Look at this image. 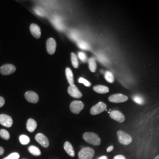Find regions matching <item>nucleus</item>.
I'll return each mask as SVG.
<instances>
[{"mask_svg": "<svg viewBox=\"0 0 159 159\" xmlns=\"http://www.w3.org/2000/svg\"><path fill=\"white\" fill-rule=\"evenodd\" d=\"M83 137L86 142L94 146H99L101 143L100 137L94 133L87 132L83 134Z\"/></svg>", "mask_w": 159, "mask_h": 159, "instance_id": "nucleus-1", "label": "nucleus"}, {"mask_svg": "<svg viewBox=\"0 0 159 159\" xmlns=\"http://www.w3.org/2000/svg\"><path fill=\"white\" fill-rule=\"evenodd\" d=\"M94 150L91 148H83L79 153V159H92L94 156Z\"/></svg>", "mask_w": 159, "mask_h": 159, "instance_id": "nucleus-2", "label": "nucleus"}, {"mask_svg": "<svg viewBox=\"0 0 159 159\" xmlns=\"http://www.w3.org/2000/svg\"><path fill=\"white\" fill-rule=\"evenodd\" d=\"M117 137L120 143L123 145H129L132 142L131 137L122 130H119L117 131Z\"/></svg>", "mask_w": 159, "mask_h": 159, "instance_id": "nucleus-3", "label": "nucleus"}, {"mask_svg": "<svg viewBox=\"0 0 159 159\" xmlns=\"http://www.w3.org/2000/svg\"><path fill=\"white\" fill-rule=\"evenodd\" d=\"M16 70V67L11 64H7L2 66L0 68V73L4 75H8L14 73Z\"/></svg>", "mask_w": 159, "mask_h": 159, "instance_id": "nucleus-4", "label": "nucleus"}, {"mask_svg": "<svg viewBox=\"0 0 159 159\" xmlns=\"http://www.w3.org/2000/svg\"><path fill=\"white\" fill-rule=\"evenodd\" d=\"M84 105L81 101H73L70 104V108L71 111L74 114H79L84 108Z\"/></svg>", "mask_w": 159, "mask_h": 159, "instance_id": "nucleus-5", "label": "nucleus"}, {"mask_svg": "<svg viewBox=\"0 0 159 159\" xmlns=\"http://www.w3.org/2000/svg\"><path fill=\"white\" fill-rule=\"evenodd\" d=\"M107 108V106L103 102H99L92 107L90 110V113L92 115H97L102 113Z\"/></svg>", "mask_w": 159, "mask_h": 159, "instance_id": "nucleus-6", "label": "nucleus"}, {"mask_svg": "<svg viewBox=\"0 0 159 159\" xmlns=\"http://www.w3.org/2000/svg\"><path fill=\"white\" fill-rule=\"evenodd\" d=\"M57 44L56 41L52 38L48 39L46 42V48L48 53L50 55H52L55 53L56 50Z\"/></svg>", "mask_w": 159, "mask_h": 159, "instance_id": "nucleus-7", "label": "nucleus"}, {"mask_svg": "<svg viewBox=\"0 0 159 159\" xmlns=\"http://www.w3.org/2000/svg\"><path fill=\"white\" fill-rule=\"evenodd\" d=\"M128 100V97L122 94H115L108 97V100L110 102L115 103L125 102Z\"/></svg>", "mask_w": 159, "mask_h": 159, "instance_id": "nucleus-8", "label": "nucleus"}, {"mask_svg": "<svg viewBox=\"0 0 159 159\" xmlns=\"http://www.w3.org/2000/svg\"><path fill=\"white\" fill-rule=\"evenodd\" d=\"M0 124L6 127H11L13 124V120L11 117L7 114H0Z\"/></svg>", "mask_w": 159, "mask_h": 159, "instance_id": "nucleus-9", "label": "nucleus"}, {"mask_svg": "<svg viewBox=\"0 0 159 159\" xmlns=\"http://www.w3.org/2000/svg\"><path fill=\"white\" fill-rule=\"evenodd\" d=\"M24 96L25 99L29 102H31V103L35 104V103H37L39 101V97L38 96V94L34 91H27L25 93Z\"/></svg>", "mask_w": 159, "mask_h": 159, "instance_id": "nucleus-10", "label": "nucleus"}, {"mask_svg": "<svg viewBox=\"0 0 159 159\" xmlns=\"http://www.w3.org/2000/svg\"><path fill=\"white\" fill-rule=\"evenodd\" d=\"M35 140L43 148H47L49 146V141L47 137L42 133H38L35 137Z\"/></svg>", "mask_w": 159, "mask_h": 159, "instance_id": "nucleus-11", "label": "nucleus"}, {"mask_svg": "<svg viewBox=\"0 0 159 159\" xmlns=\"http://www.w3.org/2000/svg\"><path fill=\"white\" fill-rule=\"evenodd\" d=\"M68 93L70 96L75 98H80L83 96L77 86L74 84L69 86L68 88Z\"/></svg>", "mask_w": 159, "mask_h": 159, "instance_id": "nucleus-12", "label": "nucleus"}, {"mask_svg": "<svg viewBox=\"0 0 159 159\" xmlns=\"http://www.w3.org/2000/svg\"><path fill=\"white\" fill-rule=\"evenodd\" d=\"M110 116L112 119L120 123H123L125 120V117L123 114L121 113L120 111L117 110L112 111L110 114Z\"/></svg>", "mask_w": 159, "mask_h": 159, "instance_id": "nucleus-13", "label": "nucleus"}, {"mask_svg": "<svg viewBox=\"0 0 159 159\" xmlns=\"http://www.w3.org/2000/svg\"><path fill=\"white\" fill-rule=\"evenodd\" d=\"M30 32L31 34L33 35V36L34 37V38L35 39H40L41 37V29H40V27L35 24H31L30 25Z\"/></svg>", "mask_w": 159, "mask_h": 159, "instance_id": "nucleus-14", "label": "nucleus"}, {"mask_svg": "<svg viewBox=\"0 0 159 159\" xmlns=\"http://www.w3.org/2000/svg\"><path fill=\"white\" fill-rule=\"evenodd\" d=\"M64 149L66 153L71 157H74L75 152L72 144L68 142H66L64 144Z\"/></svg>", "mask_w": 159, "mask_h": 159, "instance_id": "nucleus-15", "label": "nucleus"}, {"mask_svg": "<svg viewBox=\"0 0 159 159\" xmlns=\"http://www.w3.org/2000/svg\"><path fill=\"white\" fill-rule=\"evenodd\" d=\"M37 127V123L33 119H30L28 120L27 123V129L29 131V132H34L36 128Z\"/></svg>", "mask_w": 159, "mask_h": 159, "instance_id": "nucleus-16", "label": "nucleus"}, {"mask_svg": "<svg viewBox=\"0 0 159 159\" xmlns=\"http://www.w3.org/2000/svg\"><path fill=\"white\" fill-rule=\"evenodd\" d=\"M66 75L70 85H74V75L70 68H66Z\"/></svg>", "mask_w": 159, "mask_h": 159, "instance_id": "nucleus-17", "label": "nucleus"}, {"mask_svg": "<svg viewBox=\"0 0 159 159\" xmlns=\"http://www.w3.org/2000/svg\"><path fill=\"white\" fill-rule=\"evenodd\" d=\"M93 90H94V91H96L97 93H100V94L107 93L109 91V89L107 87L102 85L94 86L93 87Z\"/></svg>", "mask_w": 159, "mask_h": 159, "instance_id": "nucleus-18", "label": "nucleus"}, {"mask_svg": "<svg viewBox=\"0 0 159 159\" xmlns=\"http://www.w3.org/2000/svg\"><path fill=\"white\" fill-rule=\"evenodd\" d=\"M89 66L90 70L91 72L94 73L96 71L97 69V63L96 58L94 57H91L89 60Z\"/></svg>", "mask_w": 159, "mask_h": 159, "instance_id": "nucleus-19", "label": "nucleus"}, {"mask_svg": "<svg viewBox=\"0 0 159 159\" xmlns=\"http://www.w3.org/2000/svg\"><path fill=\"white\" fill-rule=\"evenodd\" d=\"M29 151L30 153L35 156H39L41 154V152L39 148L35 146H30L29 148Z\"/></svg>", "mask_w": 159, "mask_h": 159, "instance_id": "nucleus-20", "label": "nucleus"}, {"mask_svg": "<svg viewBox=\"0 0 159 159\" xmlns=\"http://www.w3.org/2000/svg\"><path fill=\"white\" fill-rule=\"evenodd\" d=\"M71 63L73 66L75 68H77L79 66V60L76 54L74 52H71Z\"/></svg>", "mask_w": 159, "mask_h": 159, "instance_id": "nucleus-21", "label": "nucleus"}, {"mask_svg": "<svg viewBox=\"0 0 159 159\" xmlns=\"http://www.w3.org/2000/svg\"><path fill=\"white\" fill-rule=\"evenodd\" d=\"M19 141L21 144L27 145L30 142V139L29 136L23 134V135H21L19 137Z\"/></svg>", "mask_w": 159, "mask_h": 159, "instance_id": "nucleus-22", "label": "nucleus"}, {"mask_svg": "<svg viewBox=\"0 0 159 159\" xmlns=\"http://www.w3.org/2000/svg\"><path fill=\"white\" fill-rule=\"evenodd\" d=\"M105 79L110 83H113L114 81V77L113 73L110 71H106L104 74Z\"/></svg>", "mask_w": 159, "mask_h": 159, "instance_id": "nucleus-23", "label": "nucleus"}, {"mask_svg": "<svg viewBox=\"0 0 159 159\" xmlns=\"http://www.w3.org/2000/svg\"><path fill=\"white\" fill-rule=\"evenodd\" d=\"M0 137L6 140H8L10 138V135L8 131L6 130L5 129H1L0 130Z\"/></svg>", "mask_w": 159, "mask_h": 159, "instance_id": "nucleus-24", "label": "nucleus"}, {"mask_svg": "<svg viewBox=\"0 0 159 159\" xmlns=\"http://www.w3.org/2000/svg\"><path fill=\"white\" fill-rule=\"evenodd\" d=\"M78 46L80 48L83 49V50H89L90 49V46L89 45L85 42V41H80L79 43H78Z\"/></svg>", "mask_w": 159, "mask_h": 159, "instance_id": "nucleus-25", "label": "nucleus"}, {"mask_svg": "<svg viewBox=\"0 0 159 159\" xmlns=\"http://www.w3.org/2000/svg\"><path fill=\"white\" fill-rule=\"evenodd\" d=\"M78 56H79V58L81 61H83L84 63L87 62V56H86V54H85L84 52L80 51V52H78Z\"/></svg>", "mask_w": 159, "mask_h": 159, "instance_id": "nucleus-26", "label": "nucleus"}, {"mask_svg": "<svg viewBox=\"0 0 159 159\" xmlns=\"http://www.w3.org/2000/svg\"><path fill=\"white\" fill-rule=\"evenodd\" d=\"M19 158H20V154L18 153L14 152L9 154L8 156L2 159H18Z\"/></svg>", "mask_w": 159, "mask_h": 159, "instance_id": "nucleus-27", "label": "nucleus"}, {"mask_svg": "<svg viewBox=\"0 0 159 159\" xmlns=\"http://www.w3.org/2000/svg\"><path fill=\"white\" fill-rule=\"evenodd\" d=\"M133 99L135 102L139 104H143L144 102V99L142 97L139 96H135L133 97Z\"/></svg>", "mask_w": 159, "mask_h": 159, "instance_id": "nucleus-28", "label": "nucleus"}, {"mask_svg": "<svg viewBox=\"0 0 159 159\" xmlns=\"http://www.w3.org/2000/svg\"><path fill=\"white\" fill-rule=\"evenodd\" d=\"M79 82L80 83L83 84L85 85L86 87H90V86H91V85L90 82H89V81H87V80H85V79H84V78H83V77H80V78H79Z\"/></svg>", "mask_w": 159, "mask_h": 159, "instance_id": "nucleus-29", "label": "nucleus"}, {"mask_svg": "<svg viewBox=\"0 0 159 159\" xmlns=\"http://www.w3.org/2000/svg\"><path fill=\"white\" fill-rule=\"evenodd\" d=\"M5 104V99L2 97L0 96V107H2Z\"/></svg>", "mask_w": 159, "mask_h": 159, "instance_id": "nucleus-30", "label": "nucleus"}, {"mask_svg": "<svg viewBox=\"0 0 159 159\" xmlns=\"http://www.w3.org/2000/svg\"><path fill=\"white\" fill-rule=\"evenodd\" d=\"M113 159H126L125 157L123 155H117Z\"/></svg>", "mask_w": 159, "mask_h": 159, "instance_id": "nucleus-31", "label": "nucleus"}, {"mask_svg": "<svg viewBox=\"0 0 159 159\" xmlns=\"http://www.w3.org/2000/svg\"><path fill=\"white\" fill-rule=\"evenodd\" d=\"M100 57H101V58H100V59H99V60L100 61H102V63H105V62L107 61V59L104 57L103 56H100Z\"/></svg>", "mask_w": 159, "mask_h": 159, "instance_id": "nucleus-32", "label": "nucleus"}, {"mask_svg": "<svg viewBox=\"0 0 159 159\" xmlns=\"http://www.w3.org/2000/svg\"><path fill=\"white\" fill-rule=\"evenodd\" d=\"M113 148H114L113 146H109V147L107 148V152H111V151H113Z\"/></svg>", "mask_w": 159, "mask_h": 159, "instance_id": "nucleus-33", "label": "nucleus"}, {"mask_svg": "<svg viewBox=\"0 0 159 159\" xmlns=\"http://www.w3.org/2000/svg\"><path fill=\"white\" fill-rule=\"evenodd\" d=\"M4 153V148L0 146V156H2Z\"/></svg>", "mask_w": 159, "mask_h": 159, "instance_id": "nucleus-34", "label": "nucleus"}, {"mask_svg": "<svg viewBox=\"0 0 159 159\" xmlns=\"http://www.w3.org/2000/svg\"><path fill=\"white\" fill-rule=\"evenodd\" d=\"M98 159H108V158L106 156H101L100 157H99Z\"/></svg>", "mask_w": 159, "mask_h": 159, "instance_id": "nucleus-35", "label": "nucleus"}, {"mask_svg": "<svg viewBox=\"0 0 159 159\" xmlns=\"http://www.w3.org/2000/svg\"><path fill=\"white\" fill-rule=\"evenodd\" d=\"M154 159H159V155L157 156L156 157H154Z\"/></svg>", "mask_w": 159, "mask_h": 159, "instance_id": "nucleus-36", "label": "nucleus"}, {"mask_svg": "<svg viewBox=\"0 0 159 159\" xmlns=\"http://www.w3.org/2000/svg\"></svg>", "mask_w": 159, "mask_h": 159, "instance_id": "nucleus-37", "label": "nucleus"}]
</instances>
